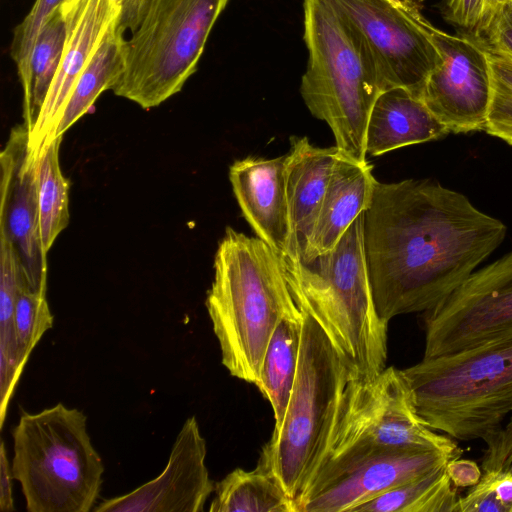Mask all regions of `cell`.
<instances>
[{"label": "cell", "instance_id": "6da1fadb", "mask_svg": "<svg viewBox=\"0 0 512 512\" xmlns=\"http://www.w3.org/2000/svg\"><path fill=\"white\" fill-rule=\"evenodd\" d=\"M363 230L375 307L388 323L446 299L507 233L502 221L431 179L376 181Z\"/></svg>", "mask_w": 512, "mask_h": 512}, {"label": "cell", "instance_id": "7a4b0ae2", "mask_svg": "<svg viewBox=\"0 0 512 512\" xmlns=\"http://www.w3.org/2000/svg\"><path fill=\"white\" fill-rule=\"evenodd\" d=\"M205 305L229 373L256 384L279 322L300 313L281 256L259 237L227 227L214 257Z\"/></svg>", "mask_w": 512, "mask_h": 512}, {"label": "cell", "instance_id": "3957f363", "mask_svg": "<svg viewBox=\"0 0 512 512\" xmlns=\"http://www.w3.org/2000/svg\"><path fill=\"white\" fill-rule=\"evenodd\" d=\"M364 213L336 246L309 260L281 256L297 306L324 330L351 380L366 381L386 368L388 322L376 310L364 246Z\"/></svg>", "mask_w": 512, "mask_h": 512}, {"label": "cell", "instance_id": "277c9868", "mask_svg": "<svg viewBox=\"0 0 512 512\" xmlns=\"http://www.w3.org/2000/svg\"><path fill=\"white\" fill-rule=\"evenodd\" d=\"M402 370L421 420L454 440L484 441L512 414V329Z\"/></svg>", "mask_w": 512, "mask_h": 512}, {"label": "cell", "instance_id": "5b68a950", "mask_svg": "<svg viewBox=\"0 0 512 512\" xmlns=\"http://www.w3.org/2000/svg\"><path fill=\"white\" fill-rule=\"evenodd\" d=\"M308 61L300 93L310 113L331 129L336 147L366 161L369 116L382 92L357 37L332 0H303Z\"/></svg>", "mask_w": 512, "mask_h": 512}, {"label": "cell", "instance_id": "8992f818", "mask_svg": "<svg viewBox=\"0 0 512 512\" xmlns=\"http://www.w3.org/2000/svg\"><path fill=\"white\" fill-rule=\"evenodd\" d=\"M302 311L297 375L281 428L258 464L271 471L296 507L325 460L349 370L324 330Z\"/></svg>", "mask_w": 512, "mask_h": 512}, {"label": "cell", "instance_id": "52a82bcc", "mask_svg": "<svg viewBox=\"0 0 512 512\" xmlns=\"http://www.w3.org/2000/svg\"><path fill=\"white\" fill-rule=\"evenodd\" d=\"M12 438V475L29 512H89L94 507L104 464L83 411L58 403L23 412Z\"/></svg>", "mask_w": 512, "mask_h": 512}, {"label": "cell", "instance_id": "ba28073f", "mask_svg": "<svg viewBox=\"0 0 512 512\" xmlns=\"http://www.w3.org/2000/svg\"><path fill=\"white\" fill-rule=\"evenodd\" d=\"M229 0H150L125 44L115 95L143 109L178 93L195 73L205 44Z\"/></svg>", "mask_w": 512, "mask_h": 512}, {"label": "cell", "instance_id": "9c48e42d", "mask_svg": "<svg viewBox=\"0 0 512 512\" xmlns=\"http://www.w3.org/2000/svg\"><path fill=\"white\" fill-rule=\"evenodd\" d=\"M356 445L432 449L454 458L462 454L453 438L421 420L403 370L393 366L370 380H350L344 389L327 455Z\"/></svg>", "mask_w": 512, "mask_h": 512}, {"label": "cell", "instance_id": "30bf717a", "mask_svg": "<svg viewBox=\"0 0 512 512\" xmlns=\"http://www.w3.org/2000/svg\"><path fill=\"white\" fill-rule=\"evenodd\" d=\"M366 54L382 92L408 89L419 97L440 62L433 25L420 9L388 0H332Z\"/></svg>", "mask_w": 512, "mask_h": 512}, {"label": "cell", "instance_id": "8fae6325", "mask_svg": "<svg viewBox=\"0 0 512 512\" xmlns=\"http://www.w3.org/2000/svg\"><path fill=\"white\" fill-rule=\"evenodd\" d=\"M451 459L454 457L432 449L351 446L327 455L297 512H353L357 506Z\"/></svg>", "mask_w": 512, "mask_h": 512}, {"label": "cell", "instance_id": "7c38bea8", "mask_svg": "<svg viewBox=\"0 0 512 512\" xmlns=\"http://www.w3.org/2000/svg\"><path fill=\"white\" fill-rule=\"evenodd\" d=\"M423 358L458 352L512 329V251L475 270L425 312Z\"/></svg>", "mask_w": 512, "mask_h": 512}, {"label": "cell", "instance_id": "4fadbf2b", "mask_svg": "<svg viewBox=\"0 0 512 512\" xmlns=\"http://www.w3.org/2000/svg\"><path fill=\"white\" fill-rule=\"evenodd\" d=\"M432 39L441 59L419 97L450 133L483 131L491 99L488 50L477 40L435 26Z\"/></svg>", "mask_w": 512, "mask_h": 512}, {"label": "cell", "instance_id": "5bb4252c", "mask_svg": "<svg viewBox=\"0 0 512 512\" xmlns=\"http://www.w3.org/2000/svg\"><path fill=\"white\" fill-rule=\"evenodd\" d=\"M25 124L11 130L0 154V232L15 246L30 291L46 296L47 255L42 249L35 159L28 154Z\"/></svg>", "mask_w": 512, "mask_h": 512}, {"label": "cell", "instance_id": "9a60e30c", "mask_svg": "<svg viewBox=\"0 0 512 512\" xmlns=\"http://www.w3.org/2000/svg\"><path fill=\"white\" fill-rule=\"evenodd\" d=\"M206 441L194 416L186 419L162 473L133 491L101 501L95 512H202L215 483Z\"/></svg>", "mask_w": 512, "mask_h": 512}, {"label": "cell", "instance_id": "2e32d148", "mask_svg": "<svg viewBox=\"0 0 512 512\" xmlns=\"http://www.w3.org/2000/svg\"><path fill=\"white\" fill-rule=\"evenodd\" d=\"M66 39L62 59L35 123L28 154L35 159L53 141L66 102L110 25L120 15L114 0H64L60 5Z\"/></svg>", "mask_w": 512, "mask_h": 512}, {"label": "cell", "instance_id": "e0dca14e", "mask_svg": "<svg viewBox=\"0 0 512 512\" xmlns=\"http://www.w3.org/2000/svg\"><path fill=\"white\" fill-rule=\"evenodd\" d=\"M286 154L266 159L249 156L229 168L232 190L256 236L280 256L289 245L285 180Z\"/></svg>", "mask_w": 512, "mask_h": 512}, {"label": "cell", "instance_id": "ac0fdd59", "mask_svg": "<svg viewBox=\"0 0 512 512\" xmlns=\"http://www.w3.org/2000/svg\"><path fill=\"white\" fill-rule=\"evenodd\" d=\"M336 147L321 148L308 138L290 137L285 180L289 219V245L285 257L301 259L308 247L335 164Z\"/></svg>", "mask_w": 512, "mask_h": 512}, {"label": "cell", "instance_id": "d6986e66", "mask_svg": "<svg viewBox=\"0 0 512 512\" xmlns=\"http://www.w3.org/2000/svg\"><path fill=\"white\" fill-rule=\"evenodd\" d=\"M373 166L341 152L322 201L312 237L301 260L332 250L371 203L376 179Z\"/></svg>", "mask_w": 512, "mask_h": 512}, {"label": "cell", "instance_id": "ffe728a7", "mask_svg": "<svg viewBox=\"0 0 512 512\" xmlns=\"http://www.w3.org/2000/svg\"><path fill=\"white\" fill-rule=\"evenodd\" d=\"M450 132L420 97L396 87L379 94L366 130V152L380 156L405 146L439 140Z\"/></svg>", "mask_w": 512, "mask_h": 512}, {"label": "cell", "instance_id": "44dd1931", "mask_svg": "<svg viewBox=\"0 0 512 512\" xmlns=\"http://www.w3.org/2000/svg\"><path fill=\"white\" fill-rule=\"evenodd\" d=\"M125 30L119 17L108 28L78 78L60 116L53 140L64 133L94 105L99 95L111 90L125 68Z\"/></svg>", "mask_w": 512, "mask_h": 512}, {"label": "cell", "instance_id": "7402d4cb", "mask_svg": "<svg viewBox=\"0 0 512 512\" xmlns=\"http://www.w3.org/2000/svg\"><path fill=\"white\" fill-rule=\"evenodd\" d=\"M301 336L302 311L279 322L266 348L255 384L271 404L274 430L281 428L295 383Z\"/></svg>", "mask_w": 512, "mask_h": 512}, {"label": "cell", "instance_id": "603a6c76", "mask_svg": "<svg viewBox=\"0 0 512 512\" xmlns=\"http://www.w3.org/2000/svg\"><path fill=\"white\" fill-rule=\"evenodd\" d=\"M214 493L210 512H297L277 477L260 464L233 470L215 483Z\"/></svg>", "mask_w": 512, "mask_h": 512}, {"label": "cell", "instance_id": "cb8c5ba5", "mask_svg": "<svg viewBox=\"0 0 512 512\" xmlns=\"http://www.w3.org/2000/svg\"><path fill=\"white\" fill-rule=\"evenodd\" d=\"M445 466L386 491L353 512H456L460 496Z\"/></svg>", "mask_w": 512, "mask_h": 512}, {"label": "cell", "instance_id": "d4e9b609", "mask_svg": "<svg viewBox=\"0 0 512 512\" xmlns=\"http://www.w3.org/2000/svg\"><path fill=\"white\" fill-rule=\"evenodd\" d=\"M62 139H54L35 159L39 228L46 255L69 223L70 184L59 162Z\"/></svg>", "mask_w": 512, "mask_h": 512}, {"label": "cell", "instance_id": "484cf974", "mask_svg": "<svg viewBox=\"0 0 512 512\" xmlns=\"http://www.w3.org/2000/svg\"><path fill=\"white\" fill-rule=\"evenodd\" d=\"M66 39V26L60 7L44 22L31 56L30 113L25 124L32 129L59 68Z\"/></svg>", "mask_w": 512, "mask_h": 512}, {"label": "cell", "instance_id": "4316f807", "mask_svg": "<svg viewBox=\"0 0 512 512\" xmlns=\"http://www.w3.org/2000/svg\"><path fill=\"white\" fill-rule=\"evenodd\" d=\"M23 288H28V284L20 256L12 241L0 232V352L4 355H14L19 351L14 331V309Z\"/></svg>", "mask_w": 512, "mask_h": 512}, {"label": "cell", "instance_id": "83f0119b", "mask_svg": "<svg viewBox=\"0 0 512 512\" xmlns=\"http://www.w3.org/2000/svg\"><path fill=\"white\" fill-rule=\"evenodd\" d=\"M64 0H36L24 19L15 27L10 56L15 63L23 92V118L30 113L31 56L41 27Z\"/></svg>", "mask_w": 512, "mask_h": 512}, {"label": "cell", "instance_id": "f1b7e54d", "mask_svg": "<svg viewBox=\"0 0 512 512\" xmlns=\"http://www.w3.org/2000/svg\"><path fill=\"white\" fill-rule=\"evenodd\" d=\"M491 99L484 132L512 145V59L488 51Z\"/></svg>", "mask_w": 512, "mask_h": 512}, {"label": "cell", "instance_id": "f546056e", "mask_svg": "<svg viewBox=\"0 0 512 512\" xmlns=\"http://www.w3.org/2000/svg\"><path fill=\"white\" fill-rule=\"evenodd\" d=\"M46 296L23 288L14 309V331L22 358L27 362L42 336L53 326Z\"/></svg>", "mask_w": 512, "mask_h": 512}, {"label": "cell", "instance_id": "4dcf8cb0", "mask_svg": "<svg viewBox=\"0 0 512 512\" xmlns=\"http://www.w3.org/2000/svg\"><path fill=\"white\" fill-rule=\"evenodd\" d=\"M510 0H442L443 18L460 35L482 41L491 21L500 8Z\"/></svg>", "mask_w": 512, "mask_h": 512}, {"label": "cell", "instance_id": "1f68e13d", "mask_svg": "<svg viewBox=\"0 0 512 512\" xmlns=\"http://www.w3.org/2000/svg\"><path fill=\"white\" fill-rule=\"evenodd\" d=\"M481 467L483 472H512V414L486 440Z\"/></svg>", "mask_w": 512, "mask_h": 512}, {"label": "cell", "instance_id": "d6a6232c", "mask_svg": "<svg viewBox=\"0 0 512 512\" xmlns=\"http://www.w3.org/2000/svg\"><path fill=\"white\" fill-rule=\"evenodd\" d=\"M481 43L488 51L512 59V0L496 13Z\"/></svg>", "mask_w": 512, "mask_h": 512}, {"label": "cell", "instance_id": "836d02e7", "mask_svg": "<svg viewBox=\"0 0 512 512\" xmlns=\"http://www.w3.org/2000/svg\"><path fill=\"white\" fill-rule=\"evenodd\" d=\"M456 512H504V509L483 474L465 496H460Z\"/></svg>", "mask_w": 512, "mask_h": 512}, {"label": "cell", "instance_id": "e575fe53", "mask_svg": "<svg viewBox=\"0 0 512 512\" xmlns=\"http://www.w3.org/2000/svg\"><path fill=\"white\" fill-rule=\"evenodd\" d=\"M445 470L452 484L457 488L472 487L479 482L483 475L475 461L461 457L449 460Z\"/></svg>", "mask_w": 512, "mask_h": 512}, {"label": "cell", "instance_id": "d590c367", "mask_svg": "<svg viewBox=\"0 0 512 512\" xmlns=\"http://www.w3.org/2000/svg\"><path fill=\"white\" fill-rule=\"evenodd\" d=\"M504 512H512V472L490 470L484 472Z\"/></svg>", "mask_w": 512, "mask_h": 512}, {"label": "cell", "instance_id": "8d00e7d4", "mask_svg": "<svg viewBox=\"0 0 512 512\" xmlns=\"http://www.w3.org/2000/svg\"><path fill=\"white\" fill-rule=\"evenodd\" d=\"M12 469L9 463L4 441L0 446V510L2 512L15 511L12 493Z\"/></svg>", "mask_w": 512, "mask_h": 512}, {"label": "cell", "instance_id": "74e56055", "mask_svg": "<svg viewBox=\"0 0 512 512\" xmlns=\"http://www.w3.org/2000/svg\"><path fill=\"white\" fill-rule=\"evenodd\" d=\"M150 0H121L119 22L132 33L140 24Z\"/></svg>", "mask_w": 512, "mask_h": 512}, {"label": "cell", "instance_id": "f35d334b", "mask_svg": "<svg viewBox=\"0 0 512 512\" xmlns=\"http://www.w3.org/2000/svg\"><path fill=\"white\" fill-rule=\"evenodd\" d=\"M398 6L408 9H420L422 8V0H388Z\"/></svg>", "mask_w": 512, "mask_h": 512}, {"label": "cell", "instance_id": "ab89813d", "mask_svg": "<svg viewBox=\"0 0 512 512\" xmlns=\"http://www.w3.org/2000/svg\"><path fill=\"white\" fill-rule=\"evenodd\" d=\"M117 4L120 5L121 0H114Z\"/></svg>", "mask_w": 512, "mask_h": 512}]
</instances>
